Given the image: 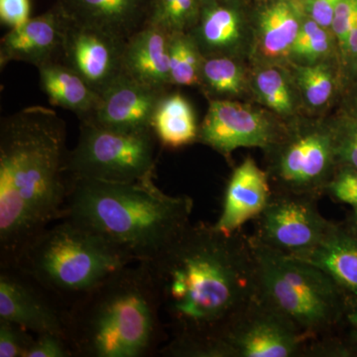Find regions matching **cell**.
<instances>
[{"instance_id": "6da1fadb", "label": "cell", "mask_w": 357, "mask_h": 357, "mask_svg": "<svg viewBox=\"0 0 357 357\" xmlns=\"http://www.w3.org/2000/svg\"><path fill=\"white\" fill-rule=\"evenodd\" d=\"M171 337L159 354L211 357L213 344L257 296L256 262L243 229L198 222L146 262Z\"/></svg>"}, {"instance_id": "7a4b0ae2", "label": "cell", "mask_w": 357, "mask_h": 357, "mask_svg": "<svg viewBox=\"0 0 357 357\" xmlns=\"http://www.w3.org/2000/svg\"><path fill=\"white\" fill-rule=\"evenodd\" d=\"M67 128L55 110L25 107L0 124V267L62 220L74 187Z\"/></svg>"}, {"instance_id": "3957f363", "label": "cell", "mask_w": 357, "mask_h": 357, "mask_svg": "<svg viewBox=\"0 0 357 357\" xmlns=\"http://www.w3.org/2000/svg\"><path fill=\"white\" fill-rule=\"evenodd\" d=\"M192 208L190 197L166 194L153 178L76 180L66 217L103 237L131 261L149 262L191 225Z\"/></svg>"}, {"instance_id": "277c9868", "label": "cell", "mask_w": 357, "mask_h": 357, "mask_svg": "<svg viewBox=\"0 0 357 357\" xmlns=\"http://www.w3.org/2000/svg\"><path fill=\"white\" fill-rule=\"evenodd\" d=\"M167 331L146 262L121 268L68 309L76 356H150L163 347Z\"/></svg>"}, {"instance_id": "5b68a950", "label": "cell", "mask_w": 357, "mask_h": 357, "mask_svg": "<svg viewBox=\"0 0 357 357\" xmlns=\"http://www.w3.org/2000/svg\"><path fill=\"white\" fill-rule=\"evenodd\" d=\"M132 263L103 237L66 217L32 239L11 266L29 275L69 309Z\"/></svg>"}, {"instance_id": "8992f818", "label": "cell", "mask_w": 357, "mask_h": 357, "mask_svg": "<svg viewBox=\"0 0 357 357\" xmlns=\"http://www.w3.org/2000/svg\"><path fill=\"white\" fill-rule=\"evenodd\" d=\"M252 248L257 297L281 312L311 340L337 333L347 294L311 263L253 243Z\"/></svg>"}, {"instance_id": "52a82bcc", "label": "cell", "mask_w": 357, "mask_h": 357, "mask_svg": "<svg viewBox=\"0 0 357 357\" xmlns=\"http://www.w3.org/2000/svg\"><path fill=\"white\" fill-rule=\"evenodd\" d=\"M158 144L152 129L119 131L82 121L77 146L69 154L70 176L112 183L152 180Z\"/></svg>"}, {"instance_id": "ba28073f", "label": "cell", "mask_w": 357, "mask_h": 357, "mask_svg": "<svg viewBox=\"0 0 357 357\" xmlns=\"http://www.w3.org/2000/svg\"><path fill=\"white\" fill-rule=\"evenodd\" d=\"M274 192L319 199L337 169L328 121L294 119L271 149L265 152Z\"/></svg>"}, {"instance_id": "9c48e42d", "label": "cell", "mask_w": 357, "mask_h": 357, "mask_svg": "<svg viewBox=\"0 0 357 357\" xmlns=\"http://www.w3.org/2000/svg\"><path fill=\"white\" fill-rule=\"evenodd\" d=\"M310 342L292 321L256 296L218 338L211 357H307Z\"/></svg>"}, {"instance_id": "30bf717a", "label": "cell", "mask_w": 357, "mask_h": 357, "mask_svg": "<svg viewBox=\"0 0 357 357\" xmlns=\"http://www.w3.org/2000/svg\"><path fill=\"white\" fill-rule=\"evenodd\" d=\"M318 202L312 197L273 191L266 208L253 220L251 243L305 259L323 241L333 222L321 215Z\"/></svg>"}, {"instance_id": "8fae6325", "label": "cell", "mask_w": 357, "mask_h": 357, "mask_svg": "<svg viewBox=\"0 0 357 357\" xmlns=\"http://www.w3.org/2000/svg\"><path fill=\"white\" fill-rule=\"evenodd\" d=\"M289 122L263 107L236 100H210L199 123L198 142L227 160L239 148L267 152L283 137Z\"/></svg>"}, {"instance_id": "7c38bea8", "label": "cell", "mask_w": 357, "mask_h": 357, "mask_svg": "<svg viewBox=\"0 0 357 357\" xmlns=\"http://www.w3.org/2000/svg\"><path fill=\"white\" fill-rule=\"evenodd\" d=\"M0 269V319L34 335L52 333L69 338L68 307L20 268Z\"/></svg>"}, {"instance_id": "4fadbf2b", "label": "cell", "mask_w": 357, "mask_h": 357, "mask_svg": "<svg viewBox=\"0 0 357 357\" xmlns=\"http://www.w3.org/2000/svg\"><path fill=\"white\" fill-rule=\"evenodd\" d=\"M253 13L243 0H203L189 33L204 57L249 58Z\"/></svg>"}, {"instance_id": "5bb4252c", "label": "cell", "mask_w": 357, "mask_h": 357, "mask_svg": "<svg viewBox=\"0 0 357 357\" xmlns=\"http://www.w3.org/2000/svg\"><path fill=\"white\" fill-rule=\"evenodd\" d=\"M124 44L105 33L68 20L59 60L76 70L91 89L102 95L123 74Z\"/></svg>"}, {"instance_id": "9a60e30c", "label": "cell", "mask_w": 357, "mask_h": 357, "mask_svg": "<svg viewBox=\"0 0 357 357\" xmlns=\"http://www.w3.org/2000/svg\"><path fill=\"white\" fill-rule=\"evenodd\" d=\"M168 91L140 83L123 73L100 95L93 114L82 121L114 130H149L160 98Z\"/></svg>"}, {"instance_id": "2e32d148", "label": "cell", "mask_w": 357, "mask_h": 357, "mask_svg": "<svg viewBox=\"0 0 357 357\" xmlns=\"http://www.w3.org/2000/svg\"><path fill=\"white\" fill-rule=\"evenodd\" d=\"M253 13L252 66L289 65L304 13L297 0H266Z\"/></svg>"}, {"instance_id": "e0dca14e", "label": "cell", "mask_w": 357, "mask_h": 357, "mask_svg": "<svg viewBox=\"0 0 357 357\" xmlns=\"http://www.w3.org/2000/svg\"><path fill=\"white\" fill-rule=\"evenodd\" d=\"M67 26V18L56 6L11 29L0 42V67L3 69L10 62H25L38 68L58 60Z\"/></svg>"}, {"instance_id": "ac0fdd59", "label": "cell", "mask_w": 357, "mask_h": 357, "mask_svg": "<svg viewBox=\"0 0 357 357\" xmlns=\"http://www.w3.org/2000/svg\"><path fill=\"white\" fill-rule=\"evenodd\" d=\"M154 3L155 0H59L56 6L70 22L126 42L147 25Z\"/></svg>"}, {"instance_id": "d6986e66", "label": "cell", "mask_w": 357, "mask_h": 357, "mask_svg": "<svg viewBox=\"0 0 357 357\" xmlns=\"http://www.w3.org/2000/svg\"><path fill=\"white\" fill-rule=\"evenodd\" d=\"M273 195L271 181L266 170L248 156L232 171L223 194L222 211L215 229L231 234L241 230L246 222L255 220Z\"/></svg>"}, {"instance_id": "ffe728a7", "label": "cell", "mask_w": 357, "mask_h": 357, "mask_svg": "<svg viewBox=\"0 0 357 357\" xmlns=\"http://www.w3.org/2000/svg\"><path fill=\"white\" fill-rule=\"evenodd\" d=\"M170 36L167 30L152 24L145 25L132 35L124 44V74L153 88L170 89Z\"/></svg>"}, {"instance_id": "44dd1931", "label": "cell", "mask_w": 357, "mask_h": 357, "mask_svg": "<svg viewBox=\"0 0 357 357\" xmlns=\"http://www.w3.org/2000/svg\"><path fill=\"white\" fill-rule=\"evenodd\" d=\"M326 272L347 295L357 297V227L333 222L318 248L305 258Z\"/></svg>"}, {"instance_id": "7402d4cb", "label": "cell", "mask_w": 357, "mask_h": 357, "mask_svg": "<svg viewBox=\"0 0 357 357\" xmlns=\"http://www.w3.org/2000/svg\"><path fill=\"white\" fill-rule=\"evenodd\" d=\"M37 69L42 91L51 105L75 112L81 121L93 114L100 105V95L76 70L59 59Z\"/></svg>"}, {"instance_id": "603a6c76", "label": "cell", "mask_w": 357, "mask_h": 357, "mask_svg": "<svg viewBox=\"0 0 357 357\" xmlns=\"http://www.w3.org/2000/svg\"><path fill=\"white\" fill-rule=\"evenodd\" d=\"M250 95L256 102L287 122L299 119L301 109H304L288 65L253 66Z\"/></svg>"}, {"instance_id": "cb8c5ba5", "label": "cell", "mask_w": 357, "mask_h": 357, "mask_svg": "<svg viewBox=\"0 0 357 357\" xmlns=\"http://www.w3.org/2000/svg\"><path fill=\"white\" fill-rule=\"evenodd\" d=\"M151 129L159 144L169 149L198 142L199 124L192 103L178 91H166L152 117Z\"/></svg>"}, {"instance_id": "d4e9b609", "label": "cell", "mask_w": 357, "mask_h": 357, "mask_svg": "<svg viewBox=\"0 0 357 357\" xmlns=\"http://www.w3.org/2000/svg\"><path fill=\"white\" fill-rule=\"evenodd\" d=\"M288 66L299 89L304 109L312 114L328 109L337 93L347 89L342 67L337 61Z\"/></svg>"}, {"instance_id": "484cf974", "label": "cell", "mask_w": 357, "mask_h": 357, "mask_svg": "<svg viewBox=\"0 0 357 357\" xmlns=\"http://www.w3.org/2000/svg\"><path fill=\"white\" fill-rule=\"evenodd\" d=\"M250 76L251 70L243 64V59L204 57L199 86L208 100H238L250 95Z\"/></svg>"}, {"instance_id": "4316f807", "label": "cell", "mask_w": 357, "mask_h": 357, "mask_svg": "<svg viewBox=\"0 0 357 357\" xmlns=\"http://www.w3.org/2000/svg\"><path fill=\"white\" fill-rule=\"evenodd\" d=\"M330 61H337L340 64L335 35L332 30L321 27L304 14L299 34L291 50L289 64L312 65Z\"/></svg>"}, {"instance_id": "83f0119b", "label": "cell", "mask_w": 357, "mask_h": 357, "mask_svg": "<svg viewBox=\"0 0 357 357\" xmlns=\"http://www.w3.org/2000/svg\"><path fill=\"white\" fill-rule=\"evenodd\" d=\"M204 58L189 32L171 33L169 45L171 84L199 86Z\"/></svg>"}, {"instance_id": "f1b7e54d", "label": "cell", "mask_w": 357, "mask_h": 357, "mask_svg": "<svg viewBox=\"0 0 357 357\" xmlns=\"http://www.w3.org/2000/svg\"><path fill=\"white\" fill-rule=\"evenodd\" d=\"M328 121L332 129L337 168L357 171V109L344 103L337 114Z\"/></svg>"}, {"instance_id": "f546056e", "label": "cell", "mask_w": 357, "mask_h": 357, "mask_svg": "<svg viewBox=\"0 0 357 357\" xmlns=\"http://www.w3.org/2000/svg\"><path fill=\"white\" fill-rule=\"evenodd\" d=\"M203 0H155L147 24L169 33L189 32L198 18Z\"/></svg>"}, {"instance_id": "4dcf8cb0", "label": "cell", "mask_w": 357, "mask_h": 357, "mask_svg": "<svg viewBox=\"0 0 357 357\" xmlns=\"http://www.w3.org/2000/svg\"><path fill=\"white\" fill-rule=\"evenodd\" d=\"M326 196L335 203L351 206L347 220L357 227V171L337 168L326 187Z\"/></svg>"}, {"instance_id": "1f68e13d", "label": "cell", "mask_w": 357, "mask_h": 357, "mask_svg": "<svg viewBox=\"0 0 357 357\" xmlns=\"http://www.w3.org/2000/svg\"><path fill=\"white\" fill-rule=\"evenodd\" d=\"M34 337L22 326L0 319V357H25Z\"/></svg>"}, {"instance_id": "d6a6232c", "label": "cell", "mask_w": 357, "mask_h": 357, "mask_svg": "<svg viewBox=\"0 0 357 357\" xmlns=\"http://www.w3.org/2000/svg\"><path fill=\"white\" fill-rule=\"evenodd\" d=\"M25 357H76L69 338L58 333L35 335Z\"/></svg>"}, {"instance_id": "836d02e7", "label": "cell", "mask_w": 357, "mask_h": 357, "mask_svg": "<svg viewBox=\"0 0 357 357\" xmlns=\"http://www.w3.org/2000/svg\"><path fill=\"white\" fill-rule=\"evenodd\" d=\"M357 14V0H340L332 25V31L337 39L338 53L340 56L344 50L347 44V35L351 28L352 21Z\"/></svg>"}, {"instance_id": "e575fe53", "label": "cell", "mask_w": 357, "mask_h": 357, "mask_svg": "<svg viewBox=\"0 0 357 357\" xmlns=\"http://www.w3.org/2000/svg\"><path fill=\"white\" fill-rule=\"evenodd\" d=\"M30 0H0V21L9 29L24 25L30 20Z\"/></svg>"}, {"instance_id": "d590c367", "label": "cell", "mask_w": 357, "mask_h": 357, "mask_svg": "<svg viewBox=\"0 0 357 357\" xmlns=\"http://www.w3.org/2000/svg\"><path fill=\"white\" fill-rule=\"evenodd\" d=\"M338 1L340 0H297L305 15L321 27L331 30Z\"/></svg>"}, {"instance_id": "8d00e7d4", "label": "cell", "mask_w": 357, "mask_h": 357, "mask_svg": "<svg viewBox=\"0 0 357 357\" xmlns=\"http://www.w3.org/2000/svg\"><path fill=\"white\" fill-rule=\"evenodd\" d=\"M352 357H357V297L347 295L344 318L340 331Z\"/></svg>"}, {"instance_id": "74e56055", "label": "cell", "mask_w": 357, "mask_h": 357, "mask_svg": "<svg viewBox=\"0 0 357 357\" xmlns=\"http://www.w3.org/2000/svg\"><path fill=\"white\" fill-rule=\"evenodd\" d=\"M349 91V95H347V100L344 103H347L349 107H354L357 109V79L356 81L352 82L347 86Z\"/></svg>"}, {"instance_id": "f35d334b", "label": "cell", "mask_w": 357, "mask_h": 357, "mask_svg": "<svg viewBox=\"0 0 357 357\" xmlns=\"http://www.w3.org/2000/svg\"><path fill=\"white\" fill-rule=\"evenodd\" d=\"M356 79H357V63H356V65L354 66V69H352L351 75H349V82H347V86H349V84L352 83V82L356 81Z\"/></svg>"}, {"instance_id": "ab89813d", "label": "cell", "mask_w": 357, "mask_h": 357, "mask_svg": "<svg viewBox=\"0 0 357 357\" xmlns=\"http://www.w3.org/2000/svg\"><path fill=\"white\" fill-rule=\"evenodd\" d=\"M260 1H266V0H260Z\"/></svg>"}]
</instances>
